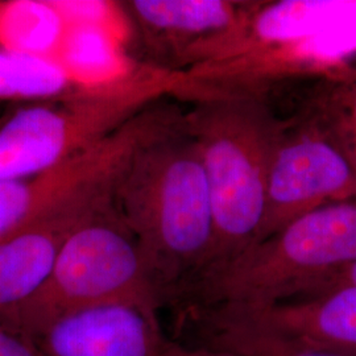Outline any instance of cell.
I'll return each mask as SVG.
<instances>
[{
  "instance_id": "cell-1",
  "label": "cell",
  "mask_w": 356,
  "mask_h": 356,
  "mask_svg": "<svg viewBox=\"0 0 356 356\" xmlns=\"http://www.w3.org/2000/svg\"><path fill=\"white\" fill-rule=\"evenodd\" d=\"M114 202L163 305L170 304L207 264L214 241L210 188L185 114L134 151L115 182Z\"/></svg>"
},
{
  "instance_id": "cell-2",
  "label": "cell",
  "mask_w": 356,
  "mask_h": 356,
  "mask_svg": "<svg viewBox=\"0 0 356 356\" xmlns=\"http://www.w3.org/2000/svg\"><path fill=\"white\" fill-rule=\"evenodd\" d=\"M185 97L194 101L185 119L200 149L214 218L202 273L259 241L281 122L260 94L191 88Z\"/></svg>"
},
{
  "instance_id": "cell-3",
  "label": "cell",
  "mask_w": 356,
  "mask_h": 356,
  "mask_svg": "<svg viewBox=\"0 0 356 356\" xmlns=\"http://www.w3.org/2000/svg\"><path fill=\"white\" fill-rule=\"evenodd\" d=\"M356 261V201L325 204L178 289V309L305 298Z\"/></svg>"
},
{
  "instance_id": "cell-4",
  "label": "cell",
  "mask_w": 356,
  "mask_h": 356,
  "mask_svg": "<svg viewBox=\"0 0 356 356\" xmlns=\"http://www.w3.org/2000/svg\"><path fill=\"white\" fill-rule=\"evenodd\" d=\"M185 73L143 65L40 102L17 106L0 123V179L61 165L168 95H182Z\"/></svg>"
},
{
  "instance_id": "cell-5",
  "label": "cell",
  "mask_w": 356,
  "mask_h": 356,
  "mask_svg": "<svg viewBox=\"0 0 356 356\" xmlns=\"http://www.w3.org/2000/svg\"><path fill=\"white\" fill-rule=\"evenodd\" d=\"M118 300L163 306L139 243L114 202L70 235L47 282L8 323L32 338L66 313Z\"/></svg>"
},
{
  "instance_id": "cell-6",
  "label": "cell",
  "mask_w": 356,
  "mask_h": 356,
  "mask_svg": "<svg viewBox=\"0 0 356 356\" xmlns=\"http://www.w3.org/2000/svg\"><path fill=\"white\" fill-rule=\"evenodd\" d=\"M346 201H356V168L347 154L306 111L281 122L257 242L321 206Z\"/></svg>"
},
{
  "instance_id": "cell-7",
  "label": "cell",
  "mask_w": 356,
  "mask_h": 356,
  "mask_svg": "<svg viewBox=\"0 0 356 356\" xmlns=\"http://www.w3.org/2000/svg\"><path fill=\"white\" fill-rule=\"evenodd\" d=\"M170 118L169 106L154 103L106 140L61 165L29 177L0 179V241L76 195L115 182L134 151Z\"/></svg>"
},
{
  "instance_id": "cell-8",
  "label": "cell",
  "mask_w": 356,
  "mask_h": 356,
  "mask_svg": "<svg viewBox=\"0 0 356 356\" xmlns=\"http://www.w3.org/2000/svg\"><path fill=\"white\" fill-rule=\"evenodd\" d=\"M252 4L232 0H131L120 8L149 58L147 65L185 73L231 51Z\"/></svg>"
},
{
  "instance_id": "cell-9",
  "label": "cell",
  "mask_w": 356,
  "mask_h": 356,
  "mask_svg": "<svg viewBox=\"0 0 356 356\" xmlns=\"http://www.w3.org/2000/svg\"><path fill=\"white\" fill-rule=\"evenodd\" d=\"M159 310L140 300L103 302L53 319L32 339L44 356H236L173 342Z\"/></svg>"
},
{
  "instance_id": "cell-10",
  "label": "cell",
  "mask_w": 356,
  "mask_h": 356,
  "mask_svg": "<svg viewBox=\"0 0 356 356\" xmlns=\"http://www.w3.org/2000/svg\"><path fill=\"white\" fill-rule=\"evenodd\" d=\"M298 348L356 356V286L270 305L191 307Z\"/></svg>"
},
{
  "instance_id": "cell-11",
  "label": "cell",
  "mask_w": 356,
  "mask_h": 356,
  "mask_svg": "<svg viewBox=\"0 0 356 356\" xmlns=\"http://www.w3.org/2000/svg\"><path fill=\"white\" fill-rule=\"evenodd\" d=\"M114 185L85 191L0 241V318L8 323L36 296L70 235L114 204Z\"/></svg>"
},
{
  "instance_id": "cell-12",
  "label": "cell",
  "mask_w": 356,
  "mask_h": 356,
  "mask_svg": "<svg viewBox=\"0 0 356 356\" xmlns=\"http://www.w3.org/2000/svg\"><path fill=\"white\" fill-rule=\"evenodd\" d=\"M354 16L356 1H254L241 38L222 58L288 45L318 35Z\"/></svg>"
},
{
  "instance_id": "cell-13",
  "label": "cell",
  "mask_w": 356,
  "mask_h": 356,
  "mask_svg": "<svg viewBox=\"0 0 356 356\" xmlns=\"http://www.w3.org/2000/svg\"><path fill=\"white\" fill-rule=\"evenodd\" d=\"M83 79L74 69L40 51L0 45V102H40L67 94Z\"/></svg>"
},
{
  "instance_id": "cell-14",
  "label": "cell",
  "mask_w": 356,
  "mask_h": 356,
  "mask_svg": "<svg viewBox=\"0 0 356 356\" xmlns=\"http://www.w3.org/2000/svg\"><path fill=\"white\" fill-rule=\"evenodd\" d=\"M356 168V74L326 81L305 110Z\"/></svg>"
},
{
  "instance_id": "cell-15",
  "label": "cell",
  "mask_w": 356,
  "mask_h": 356,
  "mask_svg": "<svg viewBox=\"0 0 356 356\" xmlns=\"http://www.w3.org/2000/svg\"><path fill=\"white\" fill-rule=\"evenodd\" d=\"M207 344L216 351L236 356H346L312 351L276 338L232 325H218L210 331Z\"/></svg>"
},
{
  "instance_id": "cell-16",
  "label": "cell",
  "mask_w": 356,
  "mask_h": 356,
  "mask_svg": "<svg viewBox=\"0 0 356 356\" xmlns=\"http://www.w3.org/2000/svg\"><path fill=\"white\" fill-rule=\"evenodd\" d=\"M0 356H44L35 341L0 318Z\"/></svg>"
},
{
  "instance_id": "cell-17",
  "label": "cell",
  "mask_w": 356,
  "mask_h": 356,
  "mask_svg": "<svg viewBox=\"0 0 356 356\" xmlns=\"http://www.w3.org/2000/svg\"><path fill=\"white\" fill-rule=\"evenodd\" d=\"M344 286H356V261L354 264L342 269L341 272L335 273L334 276H331L330 279H327L323 284H321L317 288V291L309 297L319 296V294L330 292L334 289L344 288ZM305 298H307V297H305Z\"/></svg>"
},
{
  "instance_id": "cell-18",
  "label": "cell",
  "mask_w": 356,
  "mask_h": 356,
  "mask_svg": "<svg viewBox=\"0 0 356 356\" xmlns=\"http://www.w3.org/2000/svg\"><path fill=\"white\" fill-rule=\"evenodd\" d=\"M4 8V6H1V3H0V11Z\"/></svg>"
}]
</instances>
